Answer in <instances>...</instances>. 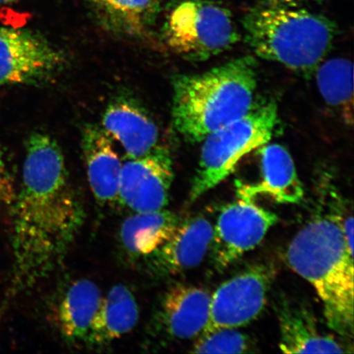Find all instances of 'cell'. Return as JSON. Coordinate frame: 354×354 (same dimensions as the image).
I'll use <instances>...</instances> for the list:
<instances>
[{"label": "cell", "instance_id": "cell-1", "mask_svg": "<svg viewBox=\"0 0 354 354\" xmlns=\"http://www.w3.org/2000/svg\"><path fill=\"white\" fill-rule=\"evenodd\" d=\"M11 299L51 276L64 263L86 219L70 187L57 141L34 132L26 145L20 189L12 209Z\"/></svg>", "mask_w": 354, "mask_h": 354}, {"label": "cell", "instance_id": "cell-2", "mask_svg": "<svg viewBox=\"0 0 354 354\" xmlns=\"http://www.w3.org/2000/svg\"><path fill=\"white\" fill-rule=\"evenodd\" d=\"M172 86L175 129L188 142H202L254 107L256 62L250 56L238 57L205 73L180 75Z\"/></svg>", "mask_w": 354, "mask_h": 354}, {"label": "cell", "instance_id": "cell-3", "mask_svg": "<svg viewBox=\"0 0 354 354\" xmlns=\"http://www.w3.org/2000/svg\"><path fill=\"white\" fill-rule=\"evenodd\" d=\"M331 214L316 216L288 247L287 262L322 300L327 325L348 339L353 335V254Z\"/></svg>", "mask_w": 354, "mask_h": 354}, {"label": "cell", "instance_id": "cell-4", "mask_svg": "<svg viewBox=\"0 0 354 354\" xmlns=\"http://www.w3.org/2000/svg\"><path fill=\"white\" fill-rule=\"evenodd\" d=\"M246 42L262 59L309 75L328 55L336 26L295 0H267L243 19Z\"/></svg>", "mask_w": 354, "mask_h": 354}, {"label": "cell", "instance_id": "cell-5", "mask_svg": "<svg viewBox=\"0 0 354 354\" xmlns=\"http://www.w3.org/2000/svg\"><path fill=\"white\" fill-rule=\"evenodd\" d=\"M277 122V105L268 101L254 105L243 118L207 136L202 141L189 203L197 201L231 175L247 154L269 143Z\"/></svg>", "mask_w": 354, "mask_h": 354}, {"label": "cell", "instance_id": "cell-6", "mask_svg": "<svg viewBox=\"0 0 354 354\" xmlns=\"http://www.w3.org/2000/svg\"><path fill=\"white\" fill-rule=\"evenodd\" d=\"M163 38L177 55L201 62L231 50L241 35L227 8L209 0H184L168 15Z\"/></svg>", "mask_w": 354, "mask_h": 354}, {"label": "cell", "instance_id": "cell-7", "mask_svg": "<svg viewBox=\"0 0 354 354\" xmlns=\"http://www.w3.org/2000/svg\"><path fill=\"white\" fill-rule=\"evenodd\" d=\"M66 65L63 51L32 30L0 28V86L41 85Z\"/></svg>", "mask_w": 354, "mask_h": 354}, {"label": "cell", "instance_id": "cell-8", "mask_svg": "<svg viewBox=\"0 0 354 354\" xmlns=\"http://www.w3.org/2000/svg\"><path fill=\"white\" fill-rule=\"evenodd\" d=\"M277 221L275 212L255 201L239 198L225 206L214 225L209 253L214 267L224 270L254 250Z\"/></svg>", "mask_w": 354, "mask_h": 354}, {"label": "cell", "instance_id": "cell-9", "mask_svg": "<svg viewBox=\"0 0 354 354\" xmlns=\"http://www.w3.org/2000/svg\"><path fill=\"white\" fill-rule=\"evenodd\" d=\"M274 276L268 265L251 266L229 279L211 295L210 313L205 330L238 328L262 313Z\"/></svg>", "mask_w": 354, "mask_h": 354}, {"label": "cell", "instance_id": "cell-10", "mask_svg": "<svg viewBox=\"0 0 354 354\" xmlns=\"http://www.w3.org/2000/svg\"><path fill=\"white\" fill-rule=\"evenodd\" d=\"M174 179V161L162 146L144 157L127 158L119 185V205L133 212L165 209Z\"/></svg>", "mask_w": 354, "mask_h": 354}, {"label": "cell", "instance_id": "cell-11", "mask_svg": "<svg viewBox=\"0 0 354 354\" xmlns=\"http://www.w3.org/2000/svg\"><path fill=\"white\" fill-rule=\"evenodd\" d=\"M214 225L205 216L181 220L171 236L142 261L146 273L160 280L198 267L209 253Z\"/></svg>", "mask_w": 354, "mask_h": 354}, {"label": "cell", "instance_id": "cell-12", "mask_svg": "<svg viewBox=\"0 0 354 354\" xmlns=\"http://www.w3.org/2000/svg\"><path fill=\"white\" fill-rule=\"evenodd\" d=\"M209 292L194 286L177 284L163 295L153 315V329L172 339L198 337L210 313Z\"/></svg>", "mask_w": 354, "mask_h": 354}, {"label": "cell", "instance_id": "cell-13", "mask_svg": "<svg viewBox=\"0 0 354 354\" xmlns=\"http://www.w3.org/2000/svg\"><path fill=\"white\" fill-rule=\"evenodd\" d=\"M260 180L254 184L241 185L238 196L255 201L259 196H268L279 203H299L304 197V189L299 179L293 158L279 144H266L259 149Z\"/></svg>", "mask_w": 354, "mask_h": 354}, {"label": "cell", "instance_id": "cell-14", "mask_svg": "<svg viewBox=\"0 0 354 354\" xmlns=\"http://www.w3.org/2000/svg\"><path fill=\"white\" fill-rule=\"evenodd\" d=\"M101 127L121 145L127 158L144 157L158 146L157 124L138 102L126 96L111 102Z\"/></svg>", "mask_w": 354, "mask_h": 354}, {"label": "cell", "instance_id": "cell-15", "mask_svg": "<svg viewBox=\"0 0 354 354\" xmlns=\"http://www.w3.org/2000/svg\"><path fill=\"white\" fill-rule=\"evenodd\" d=\"M82 147L88 185L96 201L102 206L119 205L123 162L112 139L101 127L87 125L82 132Z\"/></svg>", "mask_w": 354, "mask_h": 354}, {"label": "cell", "instance_id": "cell-16", "mask_svg": "<svg viewBox=\"0 0 354 354\" xmlns=\"http://www.w3.org/2000/svg\"><path fill=\"white\" fill-rule=\"evenodd\" d=\"M280 327L279 348L285 353H342L348 352L332 336L322 334L315 317L301 304L281 298L277 305Z\"/></svg>", "mask_w": 354, "mask_h": 354}, {"label": "cell", "instance_id": "cell-17", "mask_svg": "<svg viewBox=\"0 0 354 354\" xmlns=\"http://www.w3.org/2000/svg\"><path fill=\"white\" fill-rule=\"evenodd\" d=\"M102 298L100 287L88 279H77L62 292L55 307L54 321L66 343L86 344Z\"/></svg>", "mask_w": 354, "mask_h": 354}, {"label": "cell", "instance_id": "cell-18", "mask_svg": "<svg viewBox=\"0 0 354 354\" xmlns=\"http://www.w3.org/2000/svg\"><path fill=\"white\" fill-rule=\"evenodd\" d=\"M181 220L166 209L133 212L119 229V248L130 262H142L171 236Z\"/></svg>", "mask_w": 354, "mask_h": 354}, {"label": "cell", "instance_id": "cell-19", "mask_svg": "<svg viewBox=\"0 0 354 354\" xmlns=\"http://www.w3.org/2000/svg\"><path fill=\"white\" fill-rule=\"evenodd\" d=\"M139 318V305L132 291L125 285L114 286L102 298L86 344L93 348L107 346L130 333Z\"/></svg>", "mask_w": 354, "mask_h": 354}, {"label": "cell", "instance_id": "cell-20", "mask_svg": "<svg viewBox=\"0 0 354 354\" xmlns=\"http://www.w3.org/2000/svg\"><path fill=\"white\" fill-rule=\"evenodd\" d=\"M163 0H88L99 24L121 37L138 38L149 32Z\"/></svg>", "mask_w": 354, "mask_h": 354}, {"label": "cell", "instance_id": "cell-21", "mask_svg": "<svg viewBox=\"0 0 354 354\" xmlns=\"http://www.w3.org/2000/svg\"><path fill=\"white\" fill-rule=\"evenodd\" d=\"M323 100L337 111L345 124L353 123V66L344 57L323 61L315 70Z\"/></svg>", "mask_w": 354, "mask_h": 354}, {"label": "cell", "instance_id": "cell-22", "mask_svg": "<svg viewBox=\"0 0 354 354\" xmlns=\"http://www.w3.org/2000/svg\"><path fill=\"white\" fill-rule=\"evenodd\" d=\"M249 339L236 328L202 332L194 343L192 353H243L249 351Z\"/></svg>", "mask_w": 354, "mask_h": 354}, {"label": "cell", "instance_id": "cell-23", "mask_svg": "<svg viewBox=\"0 0 354 354\" xmlns=\"http://www.w3.org/2000/svg\"><path fill=\"white\" fill-rule=\"evenodd\" d=\"M15 180L10 170L0 157V210H11L16 198Z\"/></svg>", "mask_w": 354, "mask_h": 354}, {"label": "cell", "instance_id": "cell-24", "mask_svg": "<svg viewBox=\"0 0 354 354\" xmlns=\"http://www.w3.org/2000/svg\"><path fill=\"white\" fill-rule=\"evenodd\" d=\"M15 0H0V4H6L15 2Z\"/></svg>", "mask_w": 354, "mask_h": 354}]
</instances>
